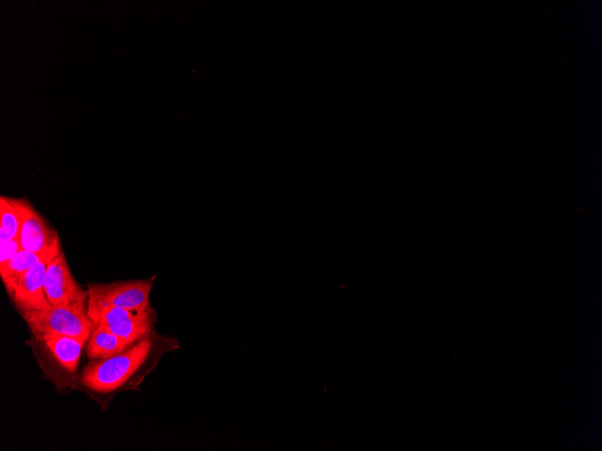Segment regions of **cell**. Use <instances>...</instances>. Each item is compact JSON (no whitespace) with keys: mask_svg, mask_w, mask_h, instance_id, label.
Masks as SVG:
<instances>
[{"mask_svg":"<svg viewBox=\"0 0 602 451\" xmlns=\"http://www.w3.org/2000/svg\"><path fill=\"white\" fill-rule=\"evenodd\" d=\"M131 346L132 345L125 339L96 326L90 335L87 351L89 358L105 359L126 350Z\"/></svg>","mask_w":602,"mask_h":451,"instance_id":"10","label":"cell"},{"mask_svg":"<svg viewBox=\"0 0 602 451\" xmlns=\"http://www.w3.org/2000/svg\"><path fill=\"white\" fill-rule=\"evenodd\" d=\"M60 250L52 252L38 262L20 279L10 297L21 311H43L51 307L44 292V280L48 266Z\"/></svg>","mask_w":602,"mask_h":451,"instance_id":"7","label":"cell"},{"mask_svg":"<svg viewBox=\"0 0 602 451\" xmlns=\"http://www.w3.org/2000/svg\"><path fill=\"white\" fill-rule=\"evenodd\" d=\"M152 279L88 284L87 314L96 322L106 307L129 310H150V293Z\"/></svg>","mask_w":602,"mask_h":451,"instance_id":"3","label":"cell"},{"mask_svg":"<svg viewBox=\"0 0 602 451\" xmlns=\"http://www.w3.org/2000/svg\"><path fill=\"white\" fill-rule=\"evenodd\" d=\"M21 217L13 198L0 197V240L19 239Z\"/></svg>","mask_w":602,"mask_h":451,"instance_id":"11","label":"cell"},{"mask_svg":"<svg viewBox=\"0 0 602 451\" xmlns=\"http://www.w3.org/2000/svg\"><path fill=\"white\" fill-rule=\"evenodd\" d=\"M151 348L145 337L126 350L88 364L81 376L82 383L97 392H108L122 386L144 363Z\"/></svg>","mask_w":602,"mask_h":451,"instance_id":"1","label":"cell"},{"mask_svg":"<svg viewBox=\"0 0 602 451\" xmlns=\"http://www.w3.org/2000/svg\"><path fill=\"white\" fill-rule=\"evenodd\" d=\"M59 249H60V244L43 252L34 253L21 249L6 263L0 265V275L8 294L13 293L25 272Z\"/></svg>","mask_w":602,"mask_h":451,"instance_id":"8","label":"cell"},{"mask_svg":"<svg viewBox=\"0 0 602 451\" xmlns=\"http://www.w3.org/2000/svg\"><path fill=\"white\" fill-rule=\"evenodd\" d=\"M35 338L42 341L50 335H64L87 339L95 327L87 306H51L48 310L21 311Z\"/></svg>","mask_w":602,"mask_h":451,"instance_id":"2","label":"cell"},{"mask_svg":"<svg viewBox=\"0 0 602 451\" xmlns=\"http://www.w3.org/2000/svg\"><path fill=\"white\" fill-rule=\"evenodd\" d=\"M44 292L51 306H86L88 292L74 279L62 250L48 266Z\"/></svg>","mask_w":602,"mask_h":451,"instance_id":"5","label":"cell"},{"mask_svg":"<svg viewBox=\"0 0 602 451\" xmlns=\"http://www.w3.org/2000/svg\"><path fill=\"white\" fill-rule=\"evenodd\" d=\"M154 311L106 307L99 314L95 327H101L125 339L132 345L148 337L153 326Z\"/></svg>","mask_w":602,"mask_h":451,"instance_id":"6","label":"cell"},{"mask_svg":"<svg viewBox=\"0 0 602 451\" xmlns=\"http://www.w3.org/2000/svg\"><path fill=\"white\" fill-rule=\"evenodd\" d=\"M21 217L19 241L28 252L47 251L60 244L57 230L26 198H13Z\"/></svg>","mask_w":602,"mask_h":451,"instance_id":"4","label":"cell"},{"mask_svg":"<svg viewBox=\"0 0 602 451\" xmlns=\"http://www.w3.org/2000/svg\"><path fill=\"white\" fill-rule=\"evenodd\" d=\"M86 341L64 335H50L42 340L59 365L69 372L76 371Z\"/></svg>","mask_w":602,"mask_h":451,"instance_id":"9","label":"cell"},{"mask_svg":"<svg viewBox=\"0 0 602 451\" xmlns=\"http://www.w3.org/2000/svg\"><path fill=\"white\" fill-rule=\"evenodd\" d=\"M0 265L6 263L22 249L19 239L0 241Z\"/></svg>","mask_w":602,"mask_h":451,"instance_id":"12","label":"cell"}]
</instances>
